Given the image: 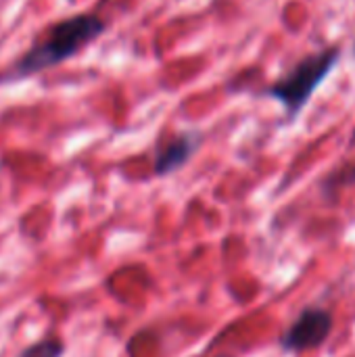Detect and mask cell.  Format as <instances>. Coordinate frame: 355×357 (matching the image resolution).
Instances as JSON below:
<instances>
[{
    "instance_id": "cell-5",
    "label": "cell",
    "mask_w": 355,
    "mask_h": 357,
    "mask_svg": "<svg viewBox=\"0 0 355 357\" xmlns=\"http://www.w3.org/2000/svg\"><path fill=\"white\" fill-rule=\"evenodd\" d=\"M65 345L56 339H44L25 347L17 357H63Z\"/></svg>"
},
{
    "instance_id": "cell-3",
    "label": "cell",
    "mask_w": 355,
    "mask_h": 357,
    "mask_svg": "<svg viewBox=\"0 0 355 357\" xmlns=\"http://www.w3.org/2000/svg\"><path fill=\"white\" fill-rule=\"evenodd\" d=\"M333 314L322 307H308L303 310L295 322L289 326V331L282 335L280 345L287 351L299 354V351H312L331 337L333 333Z\"/></svg>"
},
{
    "instance_id": "cell-7",
    "label": "cell",
    "mask_w": 355,
    "mask_h": 357,
    "mask_svg": "<svg viewBox=\"0 0 355 357\" xmlns=\"http://www.w3.org/2000/svg\"><path fill=\"white\" fill-rule=\"evenodd\" d=\"M354 52H355V46H354Z\"/></svg>"
},
{
    "instance_id": "cell-6",
    "label": "cell",
    "mask_w": 355,
    "mask_h": 357,
    "mask_svg": "<svg viewBox=\"0 0 355 357\" xmlns=\"http://www.w3.org/2000/svg\"><path fill=\"white\" fill-rule=\"evenodd\" d=\"M220 357H228V356H220Z\"/></svg>"
},
{
    "instance_id": "cell-2",
    "label": "cell",
    "mask_w": 355,
    "mask_h": 357,
    "mask_svg": "<svg viewBox=\"0 0 355 357\" xmlns=\"http://www.w3.org/2000/svg\"><path fill=\"white\" fill-rule=\"evenodd\" d=\"M339 59H341L339 46L312 52L301 61H297L285 75H280L266 90V94L282 105L289 119H295L310 102L314 92L322 86V82L333 73Z\"/></svg>"
},
{
    "instance_id": "cell-4",
    "label": "cell",
    "mask_w": 355,
    "mask_h": 357,
    "mask_svg": "<svg viewBox=\"0 0 355 357\" xmlns=\"http://www.w3.org/2000/svg\"><path fill=\"white\" fill-rule=\"evenodd\" d=\"M201 134L199 132H182L178 136H174L169 142H165L157 155H155V163L153 169L157 176H167L174 174L178 169H182L190 157L199 151L201 146Z\"/></svg>"
},
{
    "instance_id": "cell-1",
    "label": "cell",
    "mask_w": 355,
    "mask_h": 357,
    "mask_svg": "<svg viewBox=\"0 0 355 357\" xmlns=\"http://www.w3.org/2000/svg\"><path fill=\"white\" fill-rule=\"evenodd\" d=\"M105 27L107 23L96 15H75L54 23L19 61H15L4 73H0V84L19 82L75 56L90 42L100 38L105 33Z\"/></svg>"
}]
</instances>
